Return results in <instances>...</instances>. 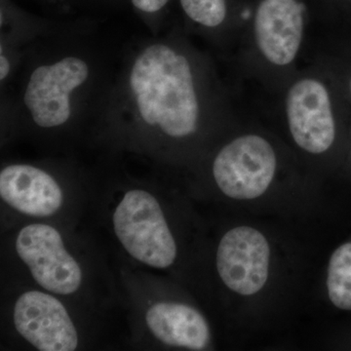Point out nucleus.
<instances>
[{
  "instance_id": "1",
  "label": "nucleus",
  "mask_w": 351,
  "mask_h": 351,
  "mask_svg": "<svg viewBox=\"0 0 351 351\" xmlns=\"http://www.w3.org/2000/svg\"><path fill=\"white\" fill-rule=\"evenodd\" d=\"M119 54L92 23H49L23 51L2 113L50 135L94 127Z\"/></svg>"
},
{
  "instance_id": "2",
  "label": "nucleus",
  "mask_w": 351,
  "mask_h": 351,
  "mask_svg": "<svg viewBox=\"0 0 351 351\" xmlns=\"http://www.w3.org/2000/svg\"><path fill=\"white\" fill-rule=\"evenodd\" d=\"M202 107L189 57L166 39H135L120 50L95 128L143 145L199 130Z\"/></svg>"
},
{
  "instance_id": "3",
  "label": "nucleus",
  "mask_w": 351,
  "mask_h": 351,
  "mask_svg": "<svg viewBox=\"0 0 351 351\" xmlns=\"http://www.w3.org/2000/svg\"><path fill=\"white\" fill-rule=\"evenodd\" d=\"M113 230L127 253L157 269L174 265L177 243L156 196L142 189L126 191L112 215Z\"/></svg>"
},
{
  "instance_id": "4",
  "label": "nucleus",
  "mask_w": 351,
  "mask_h": 351,
  "mask_svg": "<svg viewBox=\"0 0 351 351\" xmlns=\"http://www.w3.org/2000/svg\"><path fill=\"white\" fill-rule=\"evenodd\" d=\"M277 158L271 145L257 135L234 138L215 156L212 174L226 197L237 201L262 198L276 177Z\"/></svg>"
},
{
  "instance_id": "5",
  "label": "nucleus",
  "mask_w": 351,
  "mask_h": 351,
  "mask_svg": "<svg viewBox=\"0 0 351 351\" xmlns=\"http://www.w3.org/2000/svg\"><path fill=\"white\" fill-rule=\"evenodd\" d=\"M272 251L265 233L248 225L230 228L219 240L216 267L225 287L241 298L260 294L269 281Z\"/></svg>"
},
{
  "instance_id": "6",
  "label": "nucleus",
  "mask_w": 351,
  "mask_h": 351,
  "mask_svg": "<svg viewBox=\"0 0 351 351\" xmlns=\"http://www.w3.org/2000/svg\"><path fill=\"white\" fill-rule=\"evenodd\" d=\"M16 251L38 285L57 295L77 292L82 270L64 246L56 228L44 223L25 226L18 233Z\"/></svg>"
},
{
  "instance_id": "7",
  "label": "nucleus",
  "mask_w": 351,
  "mask_h": 351,
  "mask_svg": "<svg viewBox=\"0 0 351 351\" xmlns=\"http://www.w3.org/2000/svg\"><path fill=\"white\" fill-rule=\"evenodd\" d=\"M13 321L20 336L41 351H73L78 346L77 331L59 300L39 291L18 298Z\"/></svg>"
},
{
  "instance_id": "8",
  "label": "nucleus",
  "mask_w": 351,
  "mask_h": 351,
  "mask_svg": "<svg viewBox=\"0 0 351 351\" xmlns=\"http://www.w3.org/2000/svg\"><path fill=\"white\" fill-rule=\"evenodd\" d=\"M287 117L292 137L302 149L320 154L332 147L336 127L329 95L320 82L304 80L291 88Z\"/></svg>"
},
{
  "instance_id": "9",
  "label": "nucleus",
  "mask_w": 351,
  "mask_h": 351,
  "mask_svg": "<svg viewBox=\"0 0 351 351\" xmlns=\"http://www.w3.org/2000/svg\"><path fill=\"white\" fill-rule=\"evenodd\" d=\"M1 199L20 213L49 217L64 203V193L56 178L47 170L29 163H12L0 171Z\"/></svg>"
},
{
  "instance_id": "10",
  "label": "nucleus",
  "mask_w": 351,
  "mask_h": 351,
  "mask_svg": "<svg viewBox=\"0 0 351 351\" xmlns=\"http://www.w3.org/2000/svg\"><path fill=\"white\" fill-rule=\"evenodd\" d=\"M255 36L263 56L286 66L295 59L302 38V9L295 0H263L255 18Z\"/></svg>"
},
{
  "instance_id": "11",
  "label": "nucleus",
  "mask_w": 351,
  "mask_h": 351,
  "mask_svg": "<svg viewBox=\"0 0 351 351\" xmlns=\"http://www.w3.org/2000/svg\"><path fill=\"white\" fill-rule=\"evenodd\" d=\"M145 323L154 338L166 346L204 350L211 343V330L206 318L189 304L156 302L147 309Z\"/></svg>"
},
{
  "instance_id": "12",
  "label": "nucleus",
  "mask_w": 351,
  "mask_h": 351,
  "mask_svg": "<svg viewBox=\"0 0 351 351\" xmlns=\"http://www.w3.org/2000/svg\"><path fill=\"white\" fill-rule=\"evenodd\" d=\"M327 294L337 308L351 311V242L339 246L330 258Z\"/></svg>"
},
{
  "instance_id": "13",
  "label": "nucleus",
  "mask_w": 351,
  "mask_h": 351,
  "mask_svg": "<svg viewBox=\"0 0 351 351\" xmlns=\"http://www.w3.org/2000/svg\"><path fill=\"white\" fill-rule=\"evenodd\" d=\"M189 20L202 27H219L226 17V0H180Z\"/></svg>"
},
{
  "instance_id": "14",
  "label": "nucleus",
  "mask_w": 351,
  "mask_h": 351,
  "mask_svg": "<svg viewBox=\"0 0 351 351\" xmlns=\"http://www.w3.org/2000/svg\"><path fill=\"white\" fill-rule=\"evenodd\" d=\"M138 18L154 32L171 0H128Z\"/></svg>"
},
{
  "instance_id": "15",
  "label": "nucleus",
  "mask_w": 351,
  "mask_h": 351,
  "mask_svg": "<svg viewBox=\"0 0 351 351\" xmlns=\"http://www.w3.org/2000/svg\"><path fill=\"white\" fill-rule=\"evenodd\" d=\"M350 90H351V82H350Z\"/></svg>"
},
{
  "instance_id": "16",
  "label": "nucleus",
  "mask_w": 351,
  "mask_h": 351,
  "mask_svg": "<svg viewBox=\"0 0 351 351\" xmlns=\"http://www.w3.org/2000/svg\"></svg>"
}]
</instances>
